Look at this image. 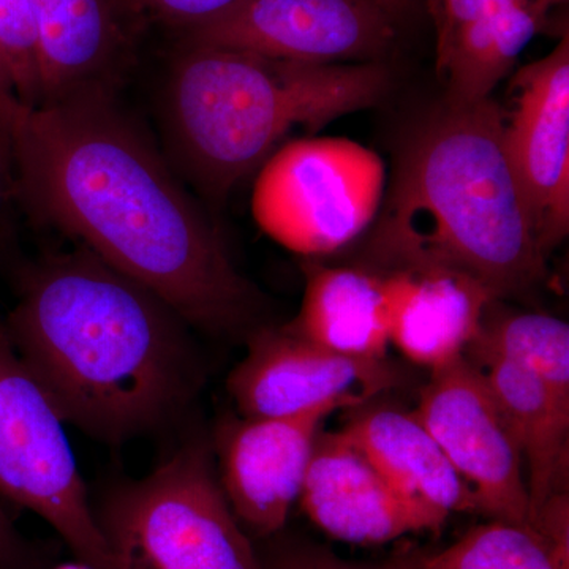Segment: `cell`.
<instances>
[{
	"mask_svg": "<svg viewBox=\"0 0 569 569\" xmlns=\"http://www.w3.org/2000/svg\"><path fill=\"white\" fill-rule=\"evenodd\" d=\"M507 2L509 0H438L437 59L447 52L467 26Z\"/></svg>",
	"mask_w": 569,
	"mask_h": 569,
	"instance_id": "obj_25",
	"label": "cell"
},
{
	"mask_svg": "<svg viewBox=\"0 0 569 569\" xmlns=\"http://www.w3.org/2000/svg\"><path fill=\"white\" fill-rule=\"evenodd\" d=\"M299 500L326 535L351 545H383L441 529L389 485L343 430L317 437Z\"/></svg>",
	"mask_w": 569,
	"mask_h": 569,
	"instance_id": "obj_13",
	"label": "cell"
},
{
	"mask_svg": "<svg viewBox=\"0 0 569 569\" xmlns=\"http://www.w3.org/2000/svg\"><path fill=\"white\" fill-rule=\"evenodd\" d=\"M0 56L20 103L39 104L40 39L28 0H0Z\"/></svg>",
	"mask_w": 569,
	"mask_h": 569,
	"instance_id": "obj_22",
	"label": "cell"
},
{
	"mask_svg": "<svg viewBox=\"0 0 569 569\" xmlns=\"http://www.w3.org/2000/svg\"><path fill=\"white\" fill-rule=\"evenodd\" d=\"M389 91L391 73L377 61L320 66L193 44L164 86L170 164L219 203L293 130L318 132L376 107Z\"/></svg>",
	"mask_w": 569,
	"mask_h": 569,
	"instance_id": "obj_4",
	"label": "cell"
},
{
	"mask_svg": "<svg viewBox=\"0 0 569 569\" xmlns=\"http://www.w3.org/2000/svg\"><path fill=\"white\" fill-rule=\"evenodd\" d=\"M287 328L335 353L387 359L391 342L383 272L307 266L301 310Z\"/></svg>",
	"mask_w": 569,
	"mask_h": 569,
	"instance_id": "obj_18",
	"label": "cell"
},
{
	"mask_svg": "<svg viewBox=\"0 0 569 569\" xmlns=\"http://www.w3.org/2000/svg\"><path fill=\"white\" fill-rule=\"evenodd\" d=\"M0 189H3V187H2V179H0Z\"/></svg>",
	"mask_w": 569,
	"mask_h": 569,
	"instance_id": "obj_29",
	"label": "cell"
},
{
	"mask_svg": "<svg viewBox=\"0 0 569 569\" xmlns=\"http://www.w3.org/2000/svg\"><path fill=\"white\" fill-rule=\"evenodd\" d=\"M97 519L112 569H261L201 441L118 486Z\"/></svg>",
	"mask_w": 569,
	"mask_h": 569,
	"instance_id": "obj_5",
	"label": "cell"
},
{
	"mask_svg": "<svg viewBox=\"0 0 569 569\" xmlns=\"http://www.w3.org/2000/svg\"><path fill=\"white\" fill-rule=\"evenodd\" d=\"M190 37L193 44L331 66L376 62L396 29L380 0H246Z\"/></svg>",
	"mask_w": 569,
	"mask_h": 569,
	"instance_id": "obj_10",
	"label": "cell"
},
{
	"mask_svg": "<svg viewBox=\"0 0 569 569\" xmlns=\"http://www.w3.org/2000/svg\"><path fill=\"white\" fill-rule=\"evenodd\" d=\"M3 320L62 421L107 443L178 418L200 383L190 326L82 246L33 266Z\"/></svg>",
	"mask_w": 569,
	"mask_h": 569,
	"instance_id": "obj_2",
	"label": "cell"
},
{
	"mask_svg": "<svg viewBox=\"0 0 569 569\" xmlns=\"http://www.w3.org/2000/svg\"><path fill=\"white\" fill-rule=\"evenodd\" d=\"M63 425L0 317V496L47 520L86 567L112 569Z\"/></svg>",
	"mask_w": 569,
	"mask_h": 569,
	"instance_id": "obj_7",
	"label": "cell"
},
{
	"mask_svg": "<svg viewBox=\"0 0 569 569\" xmlns=\"http://www.w3.org/2000/svg\"><path fill=\"white\" fill-rule=\"evenodd\" d=\"M415 413L473 493L478 515L531 526L522 456L478 367L462 356L432 370Z\"/></svg>",
	"mask_w": 569,
	"mask_h": 569,
	"instance_id": "obj_8",
	"label": "cell"
},
{
	"mask_svg": "<svg viewBox=\"0 0 569 569\" xmlns=\"http://www.w3.org/2000/svg\"><path fill=\"white\" fill-rule=\"evenodd\" d=\"M553 7L548 0H509L471 22L437 59L447 84L445 102L471 104L492 96L520 52L541 32Z\"/></svg>",
	"mask_w": 569,
	"mask_h": 569,
	"instance_id": "obj_19",
	"label": "cell"
},
{
	"mask_svg": "<svg viewBox=\"0 0 569 569\" xmlns=\"http://www.w3.org/2000/svg\"><path fill=\"white\" fill-rule=\"evenodd\" d=\"M40 39L41 100L118 88L126 37L116 0H28Z\"/></svg>",
	"mask_w": 569,
	"mask_h": 569,
	"instance_id": "obj_15",
	"label": "cell"
},
{
	"mask_svg": "<svg viewBox=\"0 0 569 569\" xmlns=\"http://www.w3.org/2000/svg\"><path fill=\"white\" fill-rule=\"evenodd\" d=\"M11 171L33 216L144 284L190 328L216 336L260 328V291L114 93L20 104Z\"/></svg>",
	"mask_w": 569,
	"mask_h": 569,
	"instance_id": "obj_1",
	"label": "cell"
},
{
	"mask_svg": "<svg viewBox=\"0 0 569 569\" xmlns=\"http://www.w3.org/2000/svg\"><path fill=\"white\" fill-rule=\"evenodd\" d=\"M383 160L346 138H302L280 146L253 183L254 222L290 252H337L376 220L383 201Z\"/></svg>",
	"mask_w": 569,
	"mask_h": 569,
	"instance_id": "obj_6",
	"label": "cell"
},
{
	"mask_svg": "<svg viewBox=\"0 0 569 569\" xmlns=\"http://www.w3.org/2000/svg\"><path fill=\"white\" fill-rule=\"evenodd\" d=\"M332 411L293 418H242L217 438L220 488L242 526L276 533L299 500L321 426ZM219 475V473H217Z\"/></svg>",
	"mask_w": 569,
	"mask_h": 569,
	"instance_id": "obj_12",
	"label": "cell"
},
{
	"mask_svg": "<svg viewBox=\"0 0 569 569\" xmlns=\"http://www.w3.org/2000/svg\"><path fill=\"white\" fill-rule=\"evenodd\" d=\"M389 342L430 372L466 355L498 299L473 277L447 268H395L383 272Z\"/></svg>",
	"mask_w": 569,
	"mask_h": 569,
	"instance_id": "obj_14",
	"label": "cell"
},
{
	"mask_svg": "<svg viewBox=\"0 0 569 569\" xmlns=\"http://www.w3.org/2000/svg\"><path fill=\"white\" fill-rule=\"evenodd\" d=\"M505 142L548 253L569 231V39L516 73Z\"/></svg>",
	"mask_w": 569,
	"mask_h": 569,
	"instance_id": "obj_11",
	"label": "cell"
},
{
	"mask_svg": "<svg viewBox=\"0 0 569 569\" xmlns=\"http://www.w3.org/2000/svg\"><path fill=\"white\" fill-rule=\"evenodd\" d=\"M399 383L388 359L335 353L283 326L250 332L228 388L242 418H293L361 407Z\"/></svg>",
	"mask_w": 569,
	"mask_h": 569,
	"instance_id": "obj_9",
	"label": "cell"
},
{
	"mask_svg": "<svg viewBox=\"0 0 569 569\" xmlns=\"http://www.w3.org/2000/svg\"><path fill=\"white\" fill-rule=\"evenodd\" d=\"M126 2L134 9L149 11L164 21L183 26L192 32L238 9L246 0H126Z\"/></svg>",
	"mask_w": 569,
	"mask_h": 569,
	"instance_id": "obj_24",
	"label": "cell"
},
{
	"mask_svg": "<svg viewBox=\"0 0 569 569\" xmlns=\"http://www.w3.org/2000/svg\"><path fill=\"white\" fill-rule=\"evenodd\" d=\"M343 432L407 501L443 527L452 512H477V501L415 411L376 408Z\"/></svg>",
	"mask_w": 569,
	"mask_h": 569,
	"instance_id": "obj_16",
	"label": "cell"
},
{
	"mask_svg": "<svg viewBox=\"0 0 569 569\" xmlns=\"http://www.w3.org/2000/svg\"><path fill=\"white\" fill-rule=\"evenodd\" d=\"M425 569H569V548L530 523L490 520L429 553Z\"/></svg>",
	"mask_w": 569,
	"mask_h": 569,
	"instance_id": "obj_21",
	"label": "cell"
},
{
	"mask_svg": "<svg viewBox=\"0 0 569 569\" xmlns=\"http://www.w3.org/2000/svg\"><path fill=\"white\" fill-rule=\"evenodd\" d=\"M429 553L419 548L397 550L380 563H351L323 548L291 550L277 561L274 569H425Z\"/></svg>",
	"mask_w": 569,
	"mask_h": 569,
	"instance_id": "obj_23",
	"label": "cell"
},
{
	"mask_svg": "<svg viewBox=\"0 0 569 569\" xmlns=\"http://www.w3.org/2000/svg\"><path fill=\"white\" fill-rule=\"evenodd\" d=\"M463 358L475 367L511 362L569 400V326L560 318L542 312H500L493 301Z\"/></svg>",
	"mask_w": 569,
	"mask_h": 569,
	"instance_id": "obj_20",
	"label": "cell"
},
{
	"mask_svg": "<svg viewBox=\"0 0 569 569\" xmlns=\"http://www.w3.org/2000/svg\"><path fill=\"white\" fill-rule=\"evenodd\" d=\"M20 104L9 70L0 56V179H2L3 189H11L13 183L11 129H13L14 116Z\"/></svg>",
	"mask_w": 569,
	"mask_h": 569,
	"instance_id": "obj_26",
	"label": "cell"
},
{
	"mask_svg": "<svg viewBox=\"0 0 569 569\" xmlns=\"http://www.w3.org/2000/svg\"><path fill=\"white\" fill-rule=\"evenodd\" d=\"M387 269L447 268L500 301L546 276L529 204L492 99L443 103L408 141L372 236Z\"/></svg>",
	"mask_w": 569,
	"mask_h": 569,
	"instance_id": "obj_3",
	"label": "cell"
},
{
	"mask_svg": "<svg viewBox=\"0 0 569 569\" xmlns=\"http://www.w3.org/2000/svg\"><path fill=\"white\" fill-rule=\"evenodd\" d=\"M383 6H387L389 10L395 9V7L399 6L402 0H380Z\"/></svg>",
	"mask_w": 569,
	"mask_h": 569,
	"instance_id": "obj_28",
	"label": "cell"
},
{
	"mask_svg": "<svg viewBox=\"0 0 569 569\" xmlns=\"http://www.w3.org/2000/svg\"><path fill=\"white\" fill-rule=\"evenodd\" d=\"M29 560L28 546L0 508V569H18Z\"/></svg>",
	"mask_w": 569,
	"mask_h": 569,
	"instance_id": "obj_27",
	"label": "cell"
},
{
	"mask_svg": "<svg viewBox=\"0 0 569 569\" xmlns=\"http://www.w3.org/2000/svg\"><path fill=\"white\" fill-rule=\"evenodd\" d=\"M507 418L526 468L531 523L542 508L568 497L569 400L511 362L478 367Z\"/></svg>",
	"mask_w": 569,
	"mask_h": 569,
	"instance_id": "obj_17",
	"label": "cell"
}]
</instances>
